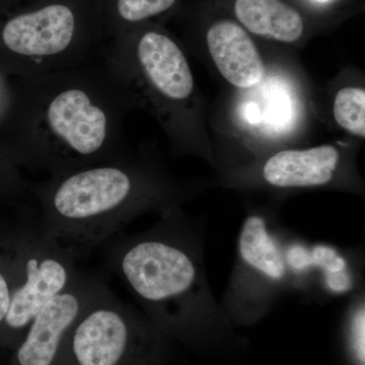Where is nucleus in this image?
Listing matches in <instances>:
<instances>
[{"mask_svg":"<svg viewBox=\"0 0 365 365\" xmlns=\"http://www.w3.org/2000/svg\"><path fill=\"white\" fill-rule=\"evenodd\" d=\"M107 261L163 335L181 334L205 312L220 311L186 227L165 222L140 234L113 237Z\"/></svg>","mask_w":365,"mask_h":365,"instance_id":"nucleus-1","label":"nucleus"},{"mask_svg":"<svg viewBox=\"0 0 365 365\" xmlns=\"http://www.w3.org/2000/svg\"><path fill=\"white\" fill-rule=\"evenodd\" d=\"M133 178L116 167L81 170L66 178L50 196L40 227L78 256L104 244L135 211Z\"/></svg>","mask_w":365,"mask_h":365,"instance_id":"nucleus-2","label":"nucleus"},{"mask_svg":"<svg viewBox=\"0 0 365 365\" xmlns=\"http://www.w3.org/2000/svg\"><path fill=\"white\" fill-rule=\"evenodd\" d=\"M165 337L106 284L72 327L63 365H163Z\"/></svg>","mask_w":365,"mask_h":365,"instance_id":"nucleus-3","label":"nucleus"},{"mask_svg":"<svg viewBox=\"0 0 365 365\" xmlns=\"http://www.w3.org/2000/svg\"><path fill=\"white\" fill-rule=\"evenodd\" d=\"M14 282L11 304L0 327V346L14 350L34 319L71 285L79 271L76 255L43 232L29 227L14 242Z\"/></svg>","mask_w":365,"mask_h":365,"instance_id":"nucleus-4","label":"nucleus"},{"mask_svg":"<svg viewBox=\"0 0 365 365\" xmlns=\"http://www.w3.org/2000/svg\"><path fill=\"white\" fill-rule=\"evenodd\" d=\"M106 284L100 276L79 271L71 285L33 319L9 365H63L72 327Z\"/></svg>","mask_w":365,"mask_h":365,"instance_id":"nucleus-5","label":"nucleus"},{"mask_svg":"<svg viewBox=\"0 0 365 365\" xmlns=\"http://www.w3.org/2000/svg\"><path fill=\"white\" fill-rule=\"evenodd\" d=\"M237 257L232 299L235 302L240 297L252 311L261 309L265 297L287 282L288 267L280 245L260 216H249L245 220L237 242Z\"/></svg>","mask_w":365,"mask_h":365,"instance_id":"nucleus-6","label":"nucleus"},{"mask_svg":"<svg viewBox=\"0 0 365 365\" xmlns=\"http://www.w3.org/2000/svg\"><path fill=\"white\" fill-rule=\"evenodd\" d=\"M78 14L66 0H51L11 16L1 29L9 50L26 56H46L66 50L76 33Z\"/></svg>","mask_w":365,"mask_h":365,"instance_id":"nucleus-7","label":"nucleus"},{"mask_svg":"<svg viewBox=\"0 0 365 365\" xmlns=\"http://www.w3.org/2000/svg\"><path fill=\"white\" fill-rule=\"evenodd\" d=\"M209 54L230 85L250 88L265 76V66L248 31L235 21H216L206 33Z\"/></svg>","mask_w":365,"mask_h":365,"instance_id":"nucleus-8","label":"nucleus"},{"mask_svg":"<svg viewBox=\"0 0 365 365\" xmlns=\"http://www.w3.org/2000/svg\"><path fill=\"white\" fill-rule=\"evenodd\" d=\"M48 120L52 130L81 155L95 153L104 143L107 118L83 91L60 93L50 105Z\"/></svg>","mask_w":365,"mask_h":365,"instance_id":"nucleus-9","label":"nucleus"},{"mask_svg":"<svg viewBox=\"0 0 365 365\" xmlns=\"http://www.w3.org/2000/svg\"><path fill=\"white\" fill-rule=\"evenodd\" d=\"M339 160V151L332 145L282 150L268 158L262 176L276 188L324 186L334 179Z\"/></svg>","mask_w":365,"mask_h":365,"instance_id":"nucleus-10","label":"nucleus"},{"mask_svg":"<svg viewBox=\"0 0 365 365\" xmlns=\"http://www.w3.org/2000/svg\"><path fill=\"white\" fill-rule=\"evenodd\" d=\"M138 58L151 83L172 100H184L193 91L194 79L179 46L168 36L148 31L138 42Z\"/></svg>","mask_w":365,"mask_h":365,"instance_id":"nucleus-11","label":"nucleus"},{"mask_svg":"<svg viewBox=\"0 0 365 365\" xmlns=\"http://www.w3.org/2000/svg\"><path fill=\"white\" fill-rule=\"evenodd\" d=\"M240 25L248 32L280 43H294L304 32L302 14L283 0H235Z\"/></svg>","mask_w":365,"mask_h":365,"instance_id":"nucleus-12","label":"nucleus"},{"mask_svg":"<svg viewBox=\"0 0 365 365\" xmlns=\"http://www.w3.org/2000/svg\"><path fill=\"white\" fill-rule=\"evenodd\" d=\"M333 114L341 128L364 138L365 91L344 88L338 91L334 101Z\"/></svg>","mask_w":365,"mask_h":365,"instance_id":"nucleus-13","label":"nucleus"},{"mask_svg":"<svg viewBox=\"0 0 365 365\" xmlns=\"http://www.w3.org/2000/svg\"><path fill=\"white\" fill-rule=\"evenodd\" d=\"M115 16L126 24L141 23L170 11L177 0H112Z\"/></svg>","mask_w":365,"mask_h":365,"instance_id":"nucleus-14","label":"nucleus"},{"mask_svg":"<svg viewBox=\"0 0 365 365\" xmlns=\"http://www.w3.org/2000/svg\"><path fill=\"white\" fill-rule=\"evenodd\" d=\"M14 282H16V270H14V247L13 256L4 264L0 262V327L9 312Z\"/></svg>","mask_w":365,"mask_h":365,"instance_id":"nucleus-15","label":"nucleus"},{"mask_svg":"<svg viewBox=\"0 0 365 365\" xmlns=\"http://www.w3.org/2000/svg\"><path fill=\"white\" fill-rule=\"evenodd\" d=\"M365 314L364 302L354 309L351 321V341L355 356L364 365V327Z\"/></svg>","mask_w":365,"mask_h":365,"instance_id":"nucleus-16","label":"nucleus"},{"mask_svg":"<svg viewBox=\"0 0 365 365\" xmlns=\"http://www.w3.org/2000/svg\"><path fill=\"white\" fill-rule=\"evenodd\" d=\"M319 1H327V0H319Z\"/></svg>","mask_w":365,"mask_h":365,"instance_id":"nucleus-17","label":"nucleus"}]
</instances>
